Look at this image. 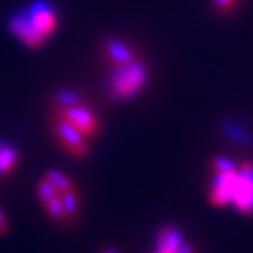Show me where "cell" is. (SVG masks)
<instances>
[{"instance_id":"16","label":"cell","mask_w":253,"mask_h":253,"mask_svg":"<svg viewBox=\"0 0 253 253\" xmlns=\"http://www.w3.org/2000/svg\"><path fill=\"white\" fill-rule=\"evenodd\" d=\"M214 5L220 12H230L232 7L235 5V0H214Z\"/></svg>"},{"instance_id":"18","label":"cell","mask_w":253,"mask_h":253,"mask_svg":"<svg viewBox=\"0 0 253 253\" xmlns=\"http://www.w3.org/2000/svg\"><path fill=\"white\" fill-rule=\"evenodd\" d=\"M155 253H169V252H163V250H158V249H156V252Z\"/></svg>"},{"instance_id":"19","label":"cell","mask_w":253,"mask_h":253,"mask_svg":"<svg viewBox=\"0 0 253 253\" xmlns=\"http://www.w3.org/2000/svg\"><path fill=\"white\" fill-rule=\"evenodd\" d=\"M104 253H117V252H115V250H105Z\"/></svg>"},{"instance_id":"6","label":"cell","mask_w":253,"mask_h":253,"mask_svg":"<svg viewBox=\"0 0 253 253\" xmlns=\"http://www.w3.org/2000/svg\"><path fill=\"white\" fill-rule=\"evenodd\" d=\"M8 30L12 32L13 37L17 38L18 42H22L27 48L37 49V48H42L43 44L46 43V40L30 25L23 10L13 13L12 17L8 18Z\"/></svg>"},{"instance_id":"9","label":"cell","mask_w":253,"mask_h":253,"mask_svg":"<svg viewBox=\"0 0 253 253\" xmlns=\"http://www.w3.org/2000/svg\"><path fill=\"white\" fill-rule=\"evenodd\" d=\"M18 160H20L18 150L7 143H3V146L0 148V179L8 176L17 168Z\"/></svg>"},{"instance_id":"13","label":"cell","mask_w":253,"mask_h":253,"mask_svg":"<svg viewBox=\"0 0 253 253\" xmlns=\"http://www.w3.org/2000/svg\"><path fill=\"white\" fill-rule=\"evenodd\" d=\"M37 196H38V199L42 201V204H44V202H48L49 199H53V197L59 196V192L54 189V186L49 183L46 178H43L42 181L37 183Z\"/></svg>"},{"instance_id":"14","label":"cell","mask_w":253,"mask_h":253,"mask_svg":"<svg viewBox=\"0 0 253 253\" xmlns=\"http://www.w3.org/2000/svg\"><path fill=\"white\" fill-rule=\"evenodd\" d=\"M212 171H214V174L234 173V171H237V165L229 158L219 156V158H214V161H212Z\"/></svg>"},{"instance_id":"15","label":"cell","mask_w":253,"mask_h":253,"mask_svg":"<svg viewBox=\"0 0 253 253\" xmlns=\"http://www.w3.org/2000/svg\"><path fill=\"white\" fill-rule=\"evenodd\" d=\"M81 100L78 97V94L73 90H61L56 94V107H69V105L79 104Z\"/></svg>"},{"instance_id":"4","label":"cell","mask_w":253,"mask_h":253,"mask_svg":"<svg viewBox=\"0 0 253 253\" xmlns=\"http://www.w3.org/2000/svg\"><path fill=\"white\" fill-rule=\"evenodd\" d=\"M53 130L54 136L59 141V145L68 151L71 156L78 160H84L89 155V143L87 138L74 128L68 120H64L63 117L54 114L53 119Z\"/></svg>"},{"instance_id":"12","label":"cell","mask_w":253,"mask_h":253,"mask_svg":"<svg viewBox=\"0 0 253 253\" xmlns=\"http://www.w3.org/2000/svg\"><path fill=\"white\" fill-rule=\"evenodd\" d=\"M43 207H44V211L48 212V215L51 217L54 222H63V220H66L64 219L63 204H61V199H59V196L53 197V199H49L48 202H44Z\"/></svg>"},{"instance_id":"11","label":"cell","mask_w":253,"mask_h":253,"mask_svg":"<svg viewBox=\"0 0 253 253\" xmlns=\"http://www.w3.org/2000/svg\"><path fill=\"white\" fill-rule=\"evenodd\" d=\"M44 178H46L49 183L54 186V189H56L58 192H64V191H68V189H74L73 181H71L68 176H66L64 173H61V171H58V169L46 171Z\"/></svg>"},{"instance_id":"1","label":"cell","mask_w":253,"mask_h":253,"mask_svg":"<svg viewBox=\"0 0 253 253\" xmlns=\"http://www.w3.org/2000/svg\"><path fill=\"white\" fill-rule=\"evenodd\" d=\"M148 83L146 66L133 59L130 63L114 66L107 81V94L112 100H128L136 97Z\"/></svg>"},{"instance_id":"2","label":"cell","mask_w":253,"mask_h":253,"mask_svg":"<svg viewBox=\"0 0 253 253\" xmlns=\"http://www.w3.org/2000/svg\"><path fill=\"white\" fill-rule=\"evenodd\" d=\"M30 25L46 40L51 38L58 28V10L49 0H33L23 8Z\"/></svg>"},{"instance_id":"8","label":"cell","mask_w":253,"mask_h":253,"mask_svg":"<svg viewBox=\"0 0 253 253\" xmlns=\"http://www.w3.org/2000/svg\"><path fill=\"white\" fill-rule=\"evenodd\" d=\"M183 244H184L183 234H181L178 229H174V227L165 225L158 230V239H156L158 250L174 253Z\"/></svg>"},{"instance_id":"7","label":"cell","mask_w":253,"mask_h":253,"mask_svg":"<svg viewBox=\"0 0 253 253\" xmlns=\"http://www.w3.org/2000/svg\"><path fill=\"white\" fill-rule=\"evenodd\" d=\"M104 49H105V54H107L109 61L114 66L125 64V63H130V61H133V59H136L135 51L126 43H124L122 40H114V38L107 40L104 44Z\"/></svg>"},{"instance_id":"17","label":"cell","mask_w":253,"mask_h":253,"mask_svg":"<svg viewBox=\"0 0 253 253\" xmlns=\"http://www.w3.org/2000/svg\"><path fill=\"white\" fill-rule=\"evenodd\" d=\"M8 229H10V227H8V220H7V217H5L3 211L0 209V237L7 235Z\"/></svg>"},{"instance_id":"20","label":"cell","mask_w":253,"mask_h":253,"mask_svg":"<svg viewBox=\"0 0 253 253\" xmlns=\"http://www.w3.org/2000/svg\"><path fill=\"white\" fill-rule=\"evenodd\" d=\"M2 146H3V143H2V141H0V148H2Z\"/></svg>"},{"instance_id":"5","label":"cell","mask_w":253,"mask_h":253,"mask_svg":"<svg viewBox=\"0 0 253 253\" xmlns=\"http://www.w3.org/2000/svg\"><path fill=\"white\" fill-rule=\"evenodd\" d=\"M54 114L63 117L64 120H68V122L78 131H81L85 138H94V136H97L100 130L99 119L95 117V114L87 105H84L81 102L69 105V107H56L54 109Z\"/></svg>"},{"instance_id":"3","label":"cell","mask_w":253,"mask_h":253,"mask_svg":"<svg viewBox=\"0 0 253 253\" xmlns=\"http://www.w3.org/2000/svg\"><path fill=\"white\" fill-rule=\"evenodd\" d=\"M230 204H234L242 214H253V163L244 161L237 166V174L232 188Z\"/></svg>"},{"instance_id":"10","label":"cell","mask_w":253,"mask_h":253,"mask_svg":"<svg viewBox=\"0 0 253 253\" xmlns=\"http://www.w3.org/2000/svg\"><path fill=\"white\" fill-rule=\"evenodd\" d=\"M59 199H61L63 211H64V219L73 220L79 212V197L76 189H68L64 192H59Z\"/></svg>"}]
</instances>
